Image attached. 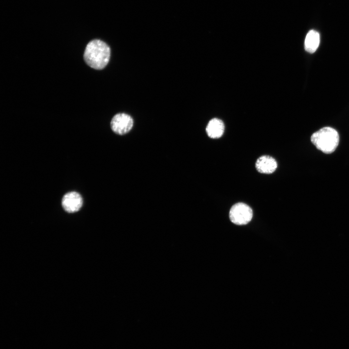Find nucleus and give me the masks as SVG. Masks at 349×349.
<instances>
[{"mask_svg": "<svg viewBox=\"0 0 349 349\" xmlns=\"http://www.w3.org/2000/svg\"><path fill=\"white\" fill-rule=\"evenodd\" d=\"M111 49L104 42L99 39L90 41L86 46L84 59L86 63L95 69H102L108 64Z\"/></svg>", "mask_w": 349, "mask_h": 349, "instance_id": "nucleus-1", "label": "nucleus"}, {"mask_svg": "<svg viewBox=\"0 0 349 349\" xmlns=\"http://www.w3.org/2000/svg\"><path fill=\"white\" fill-rule=\"evenodd\" d=\"M224 131V124L221 120L218 118H213L210 120L206 127L207 135L212 139L220 138Z\"/></svg>", "mask_w": 349, "mask_h": 349, "instance_id": "nucleus-7", "label": "nucleus"}, {"mask_svg": "<svg viewBox=\"0 0 349 349\" xmlns=\"http://www.w3.org/2000/svg\"><path fill=\"white\" fill-rule=\"evenodd\" d=\"M133 121L132 117L126 113H121L115 115L111 122L112 131L119 135H124L132 128Z\"/></svg>", "mask_w": 349, "mask_h": 349, "instance_id": "nucleus-4", "label": "nucleus"}, {"mask_svg": "<svg viewBox=\"0 0 349 349\" xmlns=\"http://www.w3.org/2000/svg\"><path fill=\"white\" fill-rule=\"evenodd\" d=\"M277 163L272 157L263 155L260 157L255 162V168L257 171L261 174H270L276 170Z\"/></svg>", "mask_w": 349, "mask_h": 349, "instance_id": "nucleus-6", "label": "nucleus"}, {"mask_svg": "<svg viewBox=\"0 0 349 349\" xmlns=\"http://www.w3.org/2000/svg\"><path fill=\"white\" fill-rule=\"evenodd\" d=\"M63 209L69 213L78 211L82 205V199L80 195L75 191L66 193L63 197L62 201Z\"/></svg>", "mask_w": 349, "mask_h": 349, "instance_id": "nucleus-5", "label": "nucleus"}, {"mask_svg": "<svg viewBox=\"0 0 349 349\" xmlns=\"http://www.w3.org/2000/svg\"><path fill=\"white\" fill-rule=\"evenodd\" d=\"M311 141L318 150L325 154H331L337 148L339 136L335 129L327 127L314 133L311 137Z\"/></svg>", "mask_w": 349, "mask_h": 349, "instance_id": "nucleus-2", "label": "nucleus"}, {"mask_svg": "<svg viewBox=\"0 0 349 349\" xmlns=\"http://www.w3.org/2000/svg\"><path fill=\"white\" fill-rule=\"evenodd\" d=\"M253 216L252 209L247 204L237 203L231 207L229 211L230 221L237 225H245L249 223Z\"/></svg>", "mask_w": 349, "mask_h": 349, "instance_id": "nucleus-3", "label": "nucleus"}, {"mask_svg": "<svg viewBox=\"0 0 349 349\" xmlns=\"http://www.w3.org/2000/svg\"><path fill=\"white\" fill-rule=\"evenodd\" d=\"M320 42L319 33L315 30H310L307 33L304 41V49L305 51L313 53L317 49Z\"/></svg>", "mask_w": 349, "mask_h": 349, "instance_id": "nucleus-8", "label": "nucleus"}]
</instances>
